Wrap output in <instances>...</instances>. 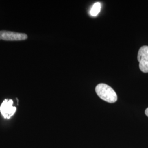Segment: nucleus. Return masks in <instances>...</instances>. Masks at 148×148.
<instances>
[{"label":"nucleus","mask_w":148,"mask_h":148,"mask_svg":"<svg viewBox=\"0 0 148 148\" xmlns=\"http://www.w3.org/2000/svg\"><path fill=\"white\" fill-rule=\"evenodd\" d=\"M95 92L103 101L109 103H114L117 100V95L110 86L105 84H100L95 87Z\"/></svg>","instance_id":"1"},{"label":"nucleus","mask_w":148,"mask_h":148,"mask_svg":"<svg viewBox=\"0 0 148 148\" xmlns=\"http://www.w3.org/2000/svg\"><path fill=\"white\" fill-rule=\"evenodd\" d=\"M138 60L139 69L144 73H148V46H143L140 48L138 53Z\"/></svg>","instance_id":"2"},{"label":"nucleus","mask_w":148,"mask_h":148,"mask_svg":"<svg viewBox=\"0 0 148 148\" xmlns=\"http://www.w3.org/2000/svg\"><path fill=\"white\" fill-rule=\"evenodd\" d=\"M13 105V101L12 99H5L0 106V112L5 119H10L15 114L16 108Z\"/></svg>","instance_id":"3"},{"label":"nucleus","mask_w":148,"mask_h":148,"mask_svg":"<svg viewBox=\"0 0 148 148\" xmlns=\"http://www.w3.org/2000/svg\"><path fill=\"white\" fill-rule=\"evenodd\" d=\"M27 38V34L16 32L2 30L0 31V40L5 41H23Z\"/></svg>","instance_id":"4"},{"label":"nucleus","mask_w":148,"mask_h":148,"mask_svg":"<svg viewBox=\"0 0 148 148\" xmlns=\"http://www.w3.org/2000/svg\"><path fill=\"white\" fill-rule=\"evenodd\" d=\"M101 10V4L99 2H95L93 5L90 11V14L92 16H97L100 12Z\"/></svg>","instance_id":"5"},{"label":"nucleus","mask_w":148,"mask_h":148,"mask_svg":"<svg viewBox=\"0 0 148 148\" xmlns=\"http://www.w3.org/2000/svg\"><path fill=\"white\" fill-rule=\"evenodd\" d=\"M145 115L148 117V108L145 110Z\"/></svg>","instance_id":"6"}]
</instances>
